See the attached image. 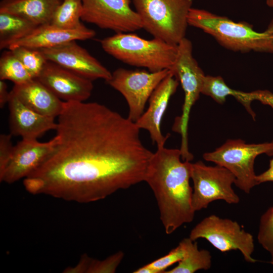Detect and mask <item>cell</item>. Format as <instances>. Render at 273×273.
<instances>
[{
  "label": "cell",
  "instance_id": "obj_1",
  "mask_svg": "<svg viewBox=\"0 0 273 273\" xmlns=\"http://www.w3.org/2000/svg\"><path fill=\"white\" fill-rule=\"evenodd\" d=\"M58 142L23 179L32 195L86 203L144 181L153 152L135 122L97 102H64Z\"/></svg>",
  "mask_w": 273,
  "mask_h": 273
},
{
  "label": "cell",
  "instance_id": "obj_2",
  "mask_svg": "<svg viewBox=\"0 0 273 273\" xmlns=\"http://www.w3.org/2000/svg\"><path fill=\"white\" fill-rule=\"evenodd\" d=\"M191 163L183 161L179 149L164 147L153 153L148 165L144 181L154 193L168 235L194 218L190 184Z\"/></svg>",
  "mask_w": 273,
  "mask_h": 273
},
{
  "label": "cell",
  "instance_id": "obj_3",
  "mask_svg": "<svg viewBox=\"0 0 273 273\" xmlns=\"http://www.w3.org/2000/svg\"><path fill=\"white\" fill-rule=\"evenodd\" d=\"M188 22L212 36L227 50L273 54V18L264 31L258 32L247 22H235L227 17L192 7Z\"/></svg>",
  "mask_w": 273,
  "mask_h": 273
},
{
  "label": "cell",
  "instance_id": "obj_4",
  "mask_svg": "<svg viewBox=\"0 0 273 273\" xmlns=\"http://www.w3.org/2000/svg\"><path fill=\"white\" fill-rule=\"evenodd\" d=\"M100 43L104 51L117 60L150 72L169 69L177 53V46L156 38L145 39L129 32L116 33Z\"/></svg>",
  "mask_w": 273,
  "mask_h": 273
},
{
  "label": "cell",
  "instance_id": "obj_5",
  "mask_svg": "<svg viewBox=\"0 0 273 273\" xmlns=\"http://www.w3.org/2000/svg\"><path fill=\"white\" fill-rule=\"evenodd\" d=\"M143 28L154 38L177 46L185 37L192 0H131Z\"/></svg>",
  "mask_w": 273,
  "mask_h": 273
},
{
  "label": "cell",
  "instance_id": "obj_6",
  "mask_svg": "<svg viewBox=\"0 0 273 273\" xmlns=\"http://www.w3.org/2000/svg\"><path fill=\"white\" fill-rule=\"evenodd\" d=\"M262 154L273 155V141L247 144L240 139L229 140L215 151L204 153L203 157L229 170L235 177L236 187L249 194L258 185L254 165L255 158Z\"/></svg>",
  "mask_w": 273,
  "mask_h": 273
},
{
  "label": "cell",
  "instance_id": "obj_7",
  "mask_svg": "<svg viewBox=\"0 0 273 273\" xmlns=\"http://www.w3.org/2000/svg\"><path fill=\"white\" fill-rule=\"evenodd\" d=\"M177 47V56L169 70L180 82L185 98L181 114L176 118L172 129L180 134L179 149L182 154H187L190 152L188 139L190 113L201 94L205 75L193 56V46L190 40L185 37Z\"/></svg>",
  "mask_w": 273,
  "mask_h": 273
},
{
  "label": "cell",
  "instance_id": "obj_8",
  "mask_svg": "<svg viewBox=\"0 0 273 273\" xmlns=\"http://www.w3.org/2000/svg\"><path fill=\"white\" fill-rule=\"evenodd\" d=\"M191 178L193 182L192 203L195 212L206 208L210 203L218 200L228 204L240 201L232 188L235 177L223 167L207 166L201 161L191 163Z\"/></svg>",
  "mask_w": 273,
  "mask_h": 273
},
{
  "label": "cell",
  "instance_id": "obj_9",
  "mask_svg": "<svg viewBox=\"0 0 273 273\" xmlns=\"http://www.w3.org/2000/svg\"><path fill=\"white\" fill-rule=\"evenodd\" d=\"M189 238L193 241L205 239L222 252L238 250L247 262L257 261L252 257L254 250L253 236L236 221L209 215L191 230Z\"/></svg>",
  "mask_w": 273,
  "mask_h": 273
},
{
  "label": "cell",
  "instance_id": "obj_10",
  "mask_svg": "<svg viewBox=\"0 0 273 273\" xmlns=\"http://www.w3.org/2000/svg\"><path fill=\"white\" fill-rule=\"evenodd\" d=\"M170 72L169 69L150 72L119 68L106 82L124 97L129 108L127 118L135 123L154 90Z\"/></svg>",
  "mask_w": 273,
  "mask_h": 273
},
{
  "label": "cell",
  "instance_id": "obj_11",
  "mask_svg": "<svg viewBox=\"0 0 273 273\" xmlns=\"http://www.w3.org/2000/svg\"><path fill=\"white\" fill-rule=\"evenodd\" d=\"M82 21L116 33L143 28L142 20L130 7L131 0H81Z\"/></svg>",
  "mask_w": 273,
  "mask_h": 273
},
{
  "label": "cell",
  "instance_id": "obj_12",
  "mask_svg": "<svg viewBox=\"0 0 273 273\" xmlns=\"http://www.w3.org/2000/svg\"><path fill=\"white\" fill-rule=\"evenodd\" d=\"M58 141L57 135L46 142L22 139L14 146L9 162L0 173V181L11 184L27 177L46 161Z\"/></svg>",
  "mask_w": 273,
  "mask_h": 273
},
{
  "label": "cell",
  "instance_id": "obj_13",
  "mask_svg": "<svg viewBox=\"0 0 273 273\" xmlns=\"http://www.w3.org/2000/svg\"><path fill=\"white\" fill-rule=\"evenodd\" d=\"M40 50L48 61L92 81L103 79L107 81L111 76L112 73L76 41Z\"/></svg>",
  "mask_w": 273,
  "mask_h": 273
},
{
  "label": "cell",
  "instance_id": "obj_14",
  "mask_svg": "<svg viewBox=\"0 0 273 273\" xmlns=\"http://www.w3.org/2000/svg\"><path fill=\"white\" fill-rule=\"evenodd\" d=\"M37 79L64 102H84L93 89V81L49 61Z\"/></svg>",
  "mask_w": 273,
  "mask_h": 273
},
{
  "label": "cell",
  "instance_id": "obj_15",
  "mask_svg": "<svg viewBox=\"0 0 273 273\" xmlns=\"http://www.w3.org/2000/svg\"><path fill=\"white\" fill-rule=\"evenodd\" d=\"M179 85L178 79L170 72L159 84L149 99L147 110L135 122L140 129L147 130L157 148L165 147L170 134H163L161 125L171 97Z\"/></svg>",
  "mask_w": 273,
  "mask_h": 273
},
{
  "label": "cell",
  "instance_id": "obj_16",
  "mask_svg": "<svg viewBox=\"0 0 273 273\" xmlns=\"http://www.w3.org/2000/svg\"><path fill=\"white\" fill-rule=\"evenodd\" d=\"M10 133L23 140H33L45 132L56 130L55 118L39 114L25 105L11 91L8 103Z\"/></svg>",
  "mask_w": 273,
  "mask_h": 273
},
{
  "label": "cell",
  "instance_id": "obj_17",
  "mask_svg": "<svg viewBox=\"0 0 273 273\" xmlns=\"http://www.w3.org/2000/svg\"><path fill=\"white\" fill-rule=\"evenodd\" d=\"M96 34L93 29L84 25L74 29H66L48 23L37 26L28 35L13 43L8 49L19 46L36 49L50 48L71 41L91 39Z\"/></svg>",
  "mask_w": 273,
  "mask_h": 273
},
{
  "label": "cell",
  "instance_id": "obj_18",
  "mask_svg": "<svg viewBox=\"0 0 273 273\" xmlns=\"http://www.w3.org/2000/svg\"><path fill=\"white\" fill-rule=\"evenodd\" d=\"M11 92L25 105L42 115L56 118L63 111L64 102L37 78L14 84Z\"/></svg>",
  "mask_w": 273,
  "mask_h": 273
},
{
  "label": "cell",
  "instance_id": "obj_19",
  "mask_svg": "<svg viewBox=\"0 0 273 273\" xmlns=\"http://www.w3.org/2000/svg\"><path fill=\"white\" fill-rule=\"evenodd\" d=\"M60 0H2L0 12L22 17L37 26L50 23Z\"/></svg>",
  "mask_w": 273,
  "mask_h": 273
},
{
  "label": "cell",
  "instance_id": "obj_20",
  "mask_svg": "<svg viewBox=\"0 0 273 273\" xmlns=\"http://www.w3.org/2000/svg\"><path fill=\"white\" fill-rule=\"evenodd\" d=\"M37 26L20 16L0 12V49H9L13 43L28 35Z\"/></svg>",
  "mask_w": 273,
  "mask_h": 273
},
{
  "label": "cell",
  "instance_id": "obj_21",
  "mask_svg": "<svg viewBox=\"0 0 273 273\" xmlns=\"http://www.w3.org/2000/svg\"><path fill=\"white\" fill-rule=\"evenodd\" d=\"M185 247L183 258L174 268L165 273H194L200 269L207 270L211 267L212 257L207 250H199L197 243L190 238L182 240Z\"/></svg>",
  "mask_w": 273,
  "mask_h": 273
},
{
  "label": "cell",
  "instance_id": "obj_22",
  "mask_svg": "<svg viewBox=\"0 0 273 273\" xmlns=\"http://www.w3.org/2000/svg\"><path fill=\"white\" fill-rule=\"evenodd\" d=\"M123 257L122 251H118L102 260L95 259L83 254L77 264L66 268L63 272L113 273L116 271Z\"/></svg>",
  "mask_w": 273,
  "mask_h": 273
},
{
  "label": "cell",
  "instance_id": "obj_23",
  "mask_svg": "<svg viewBox=\"0 0 273 273\" xmlns=\"http://www.w3.org/2000/svg\"><path fill=\"white\" fill-rule=\"evenodd\" d=\"M82 12L81 0H63L54 12L50 23L66 29L79 28L83 25L80 22Z\"/></svg>",
  "mask_w": 273,
  "mask_h": 273
},
{
  "label": "cell",
  "instance_id": "obj_24",
  "mask_svg": "<svg viewBox=\"0 0 273 273\" xmlns=\"http://www.w3.org/2000/svg\"><path fill=\"white\" fill-rule=\"evenodd\" d=\"M32 77L12 51L4 52L0 58V80H8L14 84L25 83Z\"/></svg>",
  "mask_w": 273,
  "mask_h": 273
},
{
  "label": "cell",
  "instance_id": "obj_25",
  "mask_svg": "<svg viewBox=\"0 0 273 273\" xmlns=\"http://www.w3.org/2000/svg\"><path fill=\"white\" fill-rule=\"evenodd\" d=\"M20 61L32 78H37L47 62L40 49L19 46L11 50Z\"/></svg>",
  "mask_w": 273,
  "mask_h": 273
},
{
  "label": "cell",
  "instance_id": "obj_26",
  "mask_svg": "<svg viewBox=\"0 0 273 273\" xmlns=\"http://www.w3.org/2000/svg\"><path fill=\"white\" fill-rule=\"evenodd\" d=\"M257 240L271 256L273 264V206L269 208L261 216Z\"/></svg>",
  "mask_w": 273,
  "mask_h": 273
},
{
  "label": "cell",
  "instance_id": "obj_27",
  "mask_svg": "<svg viewBox=\"0 0 273 273\" xmlns=\"http://www.w3.org/2000/svg\"><path fill=\"white\" fill-rule=\"evenodd\" d=\"M185 253V247L181 240L178 246L167 254L146 264V266L152 270L153 273H165L168 267L180 261Z\"/></svg>",
  "mask_w": 273,
  "mask_h": 273
},
{
  "label": "cell",
  "instance_id": "obj_28",
  "mask_svg": "<svg viewBox=\"0 0 273 273\" xmlns=\"http://www.w3.org/2000/svg\"><path fill=\"white\" fill-rule=\"evenodd\" d=\"M265 90H256L252 92H244L233 89L226 84L222 90L223 97L226 99L228 96L234 97L241 103L251 115L254 120L255 119V114L251 107V103L254 100H258L262 102L264 99Z\"/></svg>",
  "mask_w": 273,
  "mask_h": 273
},
{
  "label": "cell",
  "instance_id": "obj_29",
  "mask_svg": "<svg viewBox=\"0 0 273 273\" xmlns=\"http://www.w3.org/2000/svg\"><path fill=\"white\" fill-rule=\"evenodd\" d=\"M11 134L0 135V173L2 172L9 162L14 150Z\"/></svg>",
  "mask_w": 273,
  "mask_h": 273
},
{
  "label": "cell",
  "instance_id": "obj_30",
  "mask_svg": "<svg viewBox=\"0 0 273 273\" xmlns=\"http://www.w3.org/2000/svg\"><path fill=\"white\" fill-rule=\"evenodd\" d=\"M256 180L258 185L265 182H273V159L270 160L268 169L257 175Z\"/></svg>",
  "mask_w": 273,
  "mask_h": 273
},
{
  "label": "cell",
  "instance_id": "obj_31",
  "mask_svg": "<svg viewBox=\"0 0 273 273\" xmlns=\"http://www.w3.org/2000/svg\"><path fill=\"white\" fill-rule=\"evenodd\" d=\"M10 96L8 86L5 80H0V107L3 108L8 103Z\"/></svg>",
  "mask_w": 273,
  "mask_h": 273
},
{
  "label": "cell",
  "instance_id": "obj_32",
  "mask_svg": "<svg viewBox=\"0 0 273 273\" xmlns=\"http://www.w3.org/2000/svg\"><path fill=\"white\" fill-rule=\"evenodd\" d=\"M266 4L270 8H273V0H266Z\"/></svg>",
  "mask_w": 273,
  "mask_h": 273
},
{
  "label": "cell",
  "instance_id": "obj_33",
  "mask_svg": "<svg viewBox=\"0 0 273 273\" xmlns=\"http://www.w3.org/2000/svg\"><path fill=\"white\" fill-rule=\"evenodd\" d=\"M60 1H63V0H60Z\"/></svg>",
  "mask_w": 273,
  "mask_h": 273
}]
</instances>
